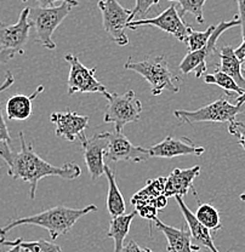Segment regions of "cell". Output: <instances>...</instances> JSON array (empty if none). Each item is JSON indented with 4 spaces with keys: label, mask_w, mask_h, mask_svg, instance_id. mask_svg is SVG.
Here are the masks:
<instances>
[{
    "label": "cell",
    "mask_w": 245,
    "mask_h": 252,
    "mask_svg": "<svg viewBox=\"0 0 245 252\" xmlns=\"http://www.w3.org/2000/svg\"><path fill=\"white\" fill-rule=\"evenodd\" d=\"M194 215L197 220L210 232H217L222 228L220 214L211 204H200Z\"/></svg>",
    "instance_id": "obj_24"
},
{
    "label": "cell",
    "mask_w": 245,
    "mask_h": 252,
    "mask_svg": "<svg viewBox=\"0 0 245 252\" xmlns=\"http://www.w3.org/2000/svg\"><path fill=\"white\" fill-rule=\"evenodd\" d=\"M228 132L234 137H237L242 148L245 151V123L236 122V120L228 124Z\"/></svg>",
    "instance_id": "obj_29"
},
{
    "label": "cell",
    "mask_w": 245,
    "mask_h": 252,
    "mask_svg": "<svg viewBox=\"0 0 245 252\" xmlns=\"http://www.w3.org/2000/svg\"><path fill=\"white\" fill-rule=\"evenodd\" d=\"M243 195H245V190H244V193H243Z\"/></svg>",
    "instance_id": "obj_42"
},
{
    "label": "cell",
    "mask_w": 245,
    "mask_h": 252,
    "mask_svg": "<svg viewBox=\"0 0 245 252\" xmlns=\"http://www.w3.org/2000/svg\"><path fill=\"white\" fill-rule=\"evenodd\" d=\"M21 148L15 152L7 142L0 143V158L6 162L7 173L14 180H22L30 183V198H35L36 187L41 178L59 176L63 180H75L81 175V169L74 162H67L62 166H55L41 159L34 152L33 143H26L25 135L18 133Z\"/></svg>",
    "instance_id": "obj_1"
},
{
    "label": "cell",
    "mask_w": 245,
    "mask_h": 252,
    "mask_svg": "<svg viewBox=\"0 0 245 252\" xmlns=\"http://www.w3.org/2000/svg\"><path fill=\"white\" fill-rule=\"evenodd\" d=\"M44 91V86L39 85L38 89L30 96L26 94H14L10 97L5 106L6 115L10 120H27L33 110V99Z\"/></svg>",
    "instance_id": "obj_19"
},
{
    "label": "cell",
    "mask_w": 245,
    "mask_h": 252,
    "mask_svg": "<svg viewBox=\"0 0 245 252\" xmlns=\"http://www.w3.org/2000/svg\"><path fill=\"white\" fill-rule=\"evenodd\" d=\"M83 148L84 160L88 166L89 173L92 181H97L102 175H105L104 158L107 151V140L102 133H96L91 138H88L85 133L79 136Z\"/></svg>",
    "instance_id": "obj_13"
},
{
    "label": "cell",
    "mask_w": 245,
    "mask_h": 252,
    "mask_svg": "<svg viewBox=\"0 0 245 252\" xmlns=\"http://www.w3.org/2000/svg\"><path fill=\"white\" fill-rule=\"evenodd\" d=\"M136 211L131 212L129 215H122V216L113 217L109 222V229H108L107 236L113 239L114 241V251L113 252H120L124 246V240L128 236L130 232L131 223L133 220L135 219Z\"/></svg>",
    "instance_id": "obj_22"
},
{
    "label": "cell",
    "mask_w": 245,
    "mask_h": 252,
    "mask_svg": "<svg viewBox=\"0 0 245 252\" xmlns=\"http://www.w3.org/2000/svg\"><path fill=\"white\" fill-rule=\"evenodd\" d=\"M149 158H171L181 156H196L200 157L205 152L202 146H197L193 141L187 137L176 138L174 136H168L158 144L147 148Z\"/></svg>",
    "instance_id": "obj_14"
},
{
    "label": "cell",
    "mask_w": 245,
    "mask_h": 252,
    "mask_svg": "<svg viewBox=\"0 0 245 252\" xmlns=\"http://www.w3.org/2000/svg\"><path fill=\"white\" fill-rule=\"evenodd\" d=\"M102 135L107 140L106 157L110 161L142 162L149 158L147 148L133 144L123 132L114 130L102 132Z\"/></svg>",
    "instance_id": "obj_11"
},
{
    "label": "cell",
    "mask_w": 245,
    "mask_h": 252,
    "mask_svg": "<svg viewBox=\"0 0 245 252\" xmlns=\"http://www.w3.org/2000/svg\"><path fill=\"white\" fill-rule=\"evenodd\" d=\"M160 0H136V5L131 11V22L135 21V17H143L144 15L148 14L152 6L159 4Z\"/></svg>",
    "instance_id": "obj_28"
},
{
    "label": "cell",
    "mask_w": 245,
    "mask_h": 252,
    "mask_svg": "<svg viewBox=\"0 0 245 252\" xmlns=\"http://www.w3.org/2000/svg\"><path fill=\"white\" fill-rule=\"evenodd\" d=\"M99 9L102 14V26L109 38L119 46L129 44L126 25L131 22V11L123 7L118 0H100Z\"/></svg>",
    "instance_id": "obj_7"
},
{
    "label": "cell",
    "mask_w": 245,
    "mask_h": 252,
    "mask_svg": "<svg viewBox=\"0 0 245 252\" xmlns=\"http://www.w3.org/2000/svg\"><path fill=\"white\" fill-rule=\"evenodd\" d=\"M155 227L165 235L168 240V252H202L199 246L194 245L191 232L182 227L177 229L175 227L165 224L159 219H155Z\"/></svg>",
    "instance_id": "obj_17"
},
{
    "label": "cell",
    "mask_w": 245,
    "mask_h": 252,
    "mask_svg": "<svg viewBox=\"0 0 245 252\" xmlns=\"http://www.w3.org/2000/svg\"><path fill=\"white\" fill-rule=\"evenodd\" d=\"M17 55V52L14 50H1L0 49V63H6L10 60H12Z\"/></svg>",
    "instance_id": "obj_36"
},
{
    "label": "cell",
    "mask_w": 245,
    "mask_h": 252,
    "mask_svg": "<svg viewBox=\"0 0 245 252\" xmlns=\"http://www.w3.org/2000/svg\"><path fill=\"white\" fill-rule=\"evenodd\" d=\"M200 173V166L196 165L189 169H175L168 177H165L164 195L167 198L170 196H182L187 195L192 189L194 195L197 196V191L193 187V181Z\"/></svg>",
    "instance_id": "obj_16"
},
{
    "label": "cell",
    "mask_w": 245,
    "mask_h": 252,
    "mask_svg": "<svg viewBox=\"0 0 245 252\" xmlns=\"http://www.w3.org/2000/svg\"><path fill=\"white\" fill-rule=\"evenodd\" d=\"M244 103H245V90H244V94L236 99L237 106H242V104H244Z\"/></svg>",
    "instance_id": "obj_38"
},
{
    "label": "cell",
    "mask_w": 245,
    "mask_h": 252,
    "mask_svg": "<svg viewBox=\"0 0 245 252\" xmlns=\"http://www.w3.org/2000/svg\"><path fill=\"white\" fill-rule=\"evenodd\" d=\"M97 210L99 209L94 204L89 205V206L84 207V209H72V207L59 205V206L45 210V211L40 212V214L10 220L6 225L0 228V238H5V235L10 230L14 229L15 227H18V225L32 224L46 229L49 232L50 238L52 240H56L60 235H63L70 232L73 225L81 217L86 216V215L91 214V212L97 211Z\"/></svg>",
    "instance_id": "obj_2"
},
{
    "label": "cell",
    "mask_w": 245,
    "mask_h": 252,
    "mask_svg": "<svg viewBox=\"0 0 245 252\" xmlns=\"http://www.w3.org/2000/svg\"><path fill=\"white\" fill-rule=\"evenodd\" d=\"M65 60L70 63V75H68V94H94L100 93L105 96H109V93L106 90V86L97 80L96 67L88 68L80 62L77 55L67 54Z\"/></svg>",
    "instance_id": "obj_8"
},
{
    "label": "cell",
    "mask_w": 245,
    "mask_h": 252,
    "mask_svg": "<svg viewBox=\"0 0 245 252\" xmlns=\"http://www.w3.org/2000/svg\"><path fill=\"white\" fill-rule=\"evenodd\" d=\"M107 99L108 104L105 110L104 122L114 124L115 131L118 132H123L124 126L129 123L138 122L141 118L142 103L136 98L133 90L126 91L123 94L109 93Z\"/></svg>",
    "instance_id": "obj_6"
},
{
    "label": "cell",
    "mask_w": 245,
    "mask_h": 252,
    "mask_svg": "<svg viewBox=\"0 0 245 252\" xmlns=\"http://www.w3.org/2000/svg\"><path fill=\"white\" fill-rule=\"evenodd\" d=\"M173 2L180 4V17L182 18L186 14H192L196 17L197 22L204 23V16H203V9L207 0H169Z\"/></svg>",
    "instance_id": "obj_26"
},
{
    "label": "cell",
    "mask_w": 245,
    "mask_h": 252,
    "mask_svg": "<svg viewBox=\"0 0 245 252\" xmlns=\"http://www.w3.org/2000/svg\"><path fill=\"white\" fill-rule=\"evenodd\" d=\"M30 7L21 11L15 25H4L0 22V49L14 50L18 55L25 54V46L30 39L31 22L28 20Z\"/></svg>",
    "instance_id": "obj_12"
},
{
    "label": "cell",
    "mask_w": 245,
    "mask_h": 252,
    "mask_svg": "<svg viewBox=\"0 0 245 252\" xmlns=\"http://www.w3.org/2000/svg\"><path fill=\"white\" fill-rule=\"evenodd\" d=\"M72 9L73 5L67 2L52 7H30L28 20L35 32V41L45 49H56V44L52 40V34L70 15Z\"/></svg>",
    "instance_id": "obj_4"
},
{
    "label": "cell",
    "mask_w": 245,
    "mask_h": 252,
    "mask_svg": "<svg viewBox=\"0 0 245 252\" xmlns=\"http://www.w3.org/2000/svg\"><path fill=\"white\" fill-rule=\"evenodd\" d=\"M221 64L217 70L230 75L234 79L237 84L245 90V78L242 73V62L239 61L238 57L234 54V49L232 46H223L221 47L220 52Z\"/></svg>",
    "instance_id": "obj_21"
},
{
    "label": "cell",
    "mask_w": 245,
    "mask_h": 252,
    "mask_svg": "<svg viewBox=\"0 0 245 252\" xmlns=\"http://www.w3.org/2000/svg\"><path fill=\"white\" fill-rule=\"evenodd\" d=\"M143 26H153V27L159 28V30L167 32L170 35L175 36L178 41H183V43H186L187 36L189 35L191 31L193 30L191 26L184 23L182 18L180 17L175 2H173L171 6H169L165 11L158 15L157 17L135 20L133 22H129L126 25V28H129V30H138L139 27H143Z\"/></svg>",
    "instance_id": "obj_10"
},
{
    "label": "cell",
    "mask_w": 245,
    "mask_h": 252,
    "mask_svg": "<svg viewBox=\"0 0 245 252\" xmlns=\"http://www.w3.org/2000/svg\"><path fill=\"white\" fill-rule=\"evenodd\" d=\"M105 175L107 177L108 182V193H107V210L110 217H118L125 214V200L123 198V194L115 181V175L109 167L105 166Z\"/></svg>",
    "instance_id": "obj_20"
},
{
    "label": "cell",
    "mask_w": 245,
    "mask_h": 252,
    "mask_svg": "<svg viewBox=\"0 0 245 252\" xmlns=\"http://www.w3.org/2000/svg\"><path fill=\"white\" fill-rule=\"evenodd\" d=\"M22 1H28V0H22ZM39 4V7H52L56 1H62L67 2V4L73 5V6H77L79 2L77 0H34Z\"/></svg>",
    "instance_id": "obj_33"
},
{
    "label": "cell",
    "mask_w": 245,
    "mask_h": 252,
    "mask_svg": "<svg viewBox=\"0 0 245 252\" xmlns=\"http://www.w3.org/2000/svg\"><path fill=\"white\" fill-rule=\"evenodd\" d=\"M6 252H25L22 250V249L20 248V246H12L11 249H10L9 251H6Z\"/></svg>",
    "instance_id": "obj_39"
},
{
    "label": "cell",
    "mask_w": 245,
    "mask_h": 252,
    "mask_svg": "<svg viewBox=\"0 0 245 252\" xmlns=\"http://www.w3.org/2000/svg\"><path fill=\"white\" fill-rule=\"evenodd\" d=\"M50 122L56 126V135L73 142L75 138L83 135L89 126V117L80 115L78 113L57 112L50 115Z\"/></svg>",
    "instance_id": "obj_15"
},
{
    "label": "cell",
    "mask_w": 245,
    "mask_h": 252,
    "mask_svg": "<svg viewBox=\"0 0 245 252\" xmlns=\"http://www.w3.org/2000/svg\"><path fill=\"white\" fill-rule=\"evenodd\" d=\"M124 67L146 79L153 96H159L165 90L174 94L180 91V79L173 73L165 56L146 57L140 62H134L130 57Z\"/></svg>",
    "instance_id": "obj_3"
},
{
    "label": "cell",
    "mask_w": 245,
    "mask_h": 252,
    "mask_svg": "<svg viewBox=\"0 0 245 252\" xmlns=\"http://www.w3.org/2000/svg\"><path fill=\"white\" fill-rule=\"evenodd\" d=\"M1 142L11 143V136H10L9 128H7L4 117H2V106L1 102H0V143H1Z\"/></svg>",
    "instance_id": "obj_31"
},
{
    "label": "cell",
    "mask_w": 245,
    "mask_h": 252,
    "mask_svg": "<svg viewBox=\"0 0 245 252\" xmlns=\"http://www.w3.org/2000/svg\"><path fill=\"white\" fill-rule=\"evenodd\" d=\"M245 110V103L242 106L232 104L226 98H220L208 106L197 110H175L174 115L186 124L197 123H230L236 120L239 113Z\"/></svg>",
    "instance_id": "obj_5"
},
{
    "label": "cell",
    "mask_w": 245,
    "mask_h": 252,
    "mask_svg": "<svg viewBox=\"0 0 245 252\" xmlns=\"http://www.w3.org/2000/svg\"><path fill=\"white\" fill-rule=\"evenodd\" d=\"M136 214L140 215L141 217L146 220H155L157 219V214L159 210L153 203H146V204H140L135 206Z\"/></svg>",
    "instance_id": "obj_30"
},
{
    "label": "cell",
    "mask_w": 245,
    "mask_h": 252,
    "mask_svg": "<svg viewBox=\"0 0 245 252\" xmlns=\"http://www.w3.org/2000/svg\"><path fill=\"white\" fill-rule=\"evenodd\" d=\"M216 26H210L207 31L204 32H196L194 30L191 31L189 35L187 36V47H188V52L198 51V50L203 49L209 41L210 36L214 33Z\"/></svg>",
    "instance_id": "obj_27"
},
{
    "label": "cell",
    "mask_w": 245,
    "mask_h": 252,
    "mask_svg": "<svg viewBox=\"0 0 245 252\" xmlns=\"http://www.w3.org/2000/svg\"><path fill=\"white\" fill-rule=\"evenodd\" d=\"M0 245L2 246H20L26 252H62L61 248L57 244L50 243L45 239H39L35 241H26L22 238L16 239L14 241L6 240L5 238H0Z\"/></svg>",
    "instance_id": "obj_23"
},
{
    "label": "cell",
    "mask_w": 245,
    "mask_h": 252,
    "mask_svg": "<svg viewBox=\"0 0 245 252\" xmlns=\"http://www.w3.org/2000/svg\"><path fill=\"white\" fill-rule=\"evenodd\" d=\"M14 83H15V77H14V74H12V73L10 72V70H7V72L5 73V80H4V83H2L1 85H0V94H1L2 91L7 90V89H9L10 86H11Z\"/></svg>",
    "instance_id": "obj_35"
},
{
    "label": "cell",
    "mask_w": 245,
    "mask_h": 252,
    "mask_svg": "<svg viewBox=\"0 0 245 252\" xmlns=\"http://www.w3.org/2000/svg\"><path fill=\"white\" fill-rule=\"evenodd\" d=\"M176 201H177L178 206H180L181 212H182L184 220H186L187 225L189 228V232H191L192 238L197 241V243L202 244L203 246L208 248L210 252H220L217 250V248L215 246L214 240H212V236L210 230L208 228H205L202 223L197 220L196 215L191 211V210L187 207V205L184 204L183 199L181 196H175ZM230 252V251H227Z\"/></svg>",
    "instance_id": "obj_18"
},
{
    "label": "cell",
    "mask_w": 245,
    "mask_h": 252,
    "mask_svg": "<svg viewBox=\"0 0 245 252\" xmlns=\"http://www.w3.org/2000/svg\"><path fill=\"white\" fill-rule=\"evenodd\" d=\"M236 26H241V21H239L238 16H236L232 21H222V22L218 23L207 45L203 49L198 50V51L188 52L184 56L182 62L180 63V67H178L181 73L182 74H189L191 72H194L196 78H202L208 69L207 59L212 52L216 51V41H217V39L220 38L223 32L236 27Z\"/></svg>",
    "instance_id": "obj_9"
},
{
    "label": "cell",
    "mask_w": 245,
    "mask_h": 252,
    "mask_svg": "<svg viewBox=\"0 0 245 252\" xmlns=\"http://www.w3.org/2000/svg\"><path fill=\"white\" fill-rule=\"evenodd\" d=\"M234 54H236V56L238 57V60L242 63L245 62V40H243V43H242L241 46L234 49Z\"/></svg>",
    "instance_id": "obj_37"
},
{
    "label": "cell",
    "mask_w": 245,
    "mask_h": 252,
    "mask_svg": "<svg viewBox=\"0 0 245 252\" xmlns=\"http://www.w3.org/2000/svg\"><path fill=\"white\" fill-rule=\"evenodd\" d=\"M242 73H244V74H245V68H244V69H243V72H242Z\"/></svg>",
    "instance_id": "obj_41"
},
{
    "label": "cell",
    "mask_w": 245,
    "mask_h": 252,
    "mask_svg": "<svg viewBox=\"0 0 245 252\" xmlns=\"http://www.w3.org/2000/svg\"><path fill=\"white\" fill-rule=\"evenodd\" d=\"M120 252H153L148 248H140L139 244L135 240H129L126 245L123 246Z\"/></svg>",
    "instance_id": "obj_32"
},
{
    "label": "cell",
    "mask_w": 245,
    "mask_h": 252,
    "mask_svg": "<svg viewBox=\"0 0 245 252\" xmlns=\"http://www.w3.org/2000/svg\"><path fill=\"white\" fill-rule=\"evenodd\" d=\"M241 200L245 201V195H243V194H242V195H241Z\"/></svg>",
    "instance_id": "obj_40"
},
{
    "label": "cell",
    "mask_w": 245,
    "mask_h": 252,
    "mask_svg": "<svg viewBox=\"0 0 245 252\" xmlns=\"http://www.w3.org/2000/svg\"><path fill=\"white\" fill-rule=\"evenodd\" d=\"M204 81L207 84H212V85L220 86L221 89L226 91L227 94H237L239 96L244 94V89H242L238 84L234 81L233 78H231L230 75L225 74V73L220 72V70H216L212 74H207L204 77Z\"/></svg>",
    "instance_id": "obj_25"
},
{
    "label": "cell",
    "mask_w": 245,
    "mask_h": 252,
    "mask_svg": "<svg viewBox=\"0 0 245 252\" xmlns=\"http://www.w3.org/2000/svg\"><path fill=\"white\" fill-rule=\"evenodd\" d=\"M239 10V21H241V27H242V36L243 40H245V0H237Z\"/></svg>",
    "instance_id": "obj_34"
}]
</instances>
